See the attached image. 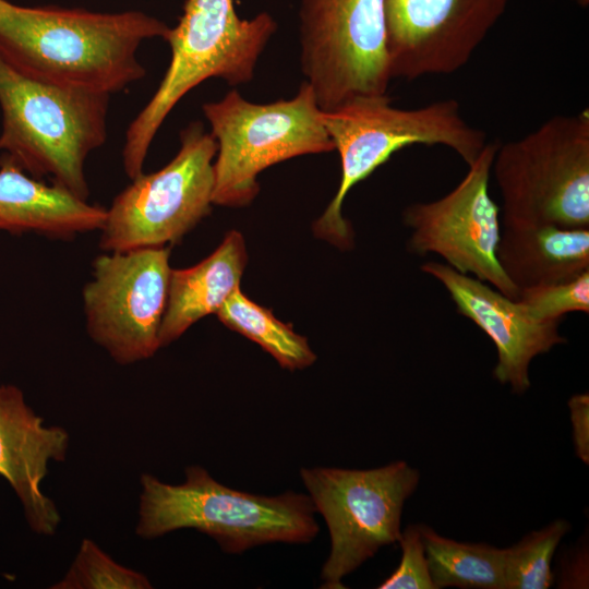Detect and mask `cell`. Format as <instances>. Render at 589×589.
<instances>
[{
    "label": "cell",
    "instance_id": "5b68a950",
    "mask_svg": "<svg viewBox=\"0 0 589 589\" xmlns=\"http://www.w3.org/2000/svg\"><path fill=\"white\" fill-rule=\"evenodd\" d=\"M322 121L339 153L341 180L313 229L342 249L353 241L349 221L341 214L345 197L394 153L411 145H442L470 165L488 143L485 133L462 118L455 99L401 109L392 106L387 95L363 96L322 111Z\"/></svg>",
    "mask_w": 589,
    "mask_h": 589
},
{
    "label": "cell",
    "instance_id": "ac0fdd59",
    "mask_svg": "<svg viewBox=\"0 0 589 589\" xmlns=\"http://www.w3.org/2000/svg\"><path fill=\"white\" fill-rule=\"evenodd\" d=\"M497 260L518 290L572 279L589 269V228L504 227Z\"/></svg>",
    "mask_w": 589,
    "mask_h": 589
},
{
    "label": "cell",
    "instance_id": "d6986e66",
    "mask_svg": "<svg viewBox=\"0 0 589 589\" xmlns=\"http://www.w3.org/2000/svg\"><path fill=\"white\" fill-rule=\"evenodd\" d=\"M430 576L435 589H506L505 549L458 542L420 524Z\"/></svg>",
    "mask_w": 589,
    "mask_h": 589
},
{
    "label": "cell",
    "instance_id": "8992f818",
    "mask_svg": "<svg viewBox=\"0 0 589 589\" xmlns=\"http://www.w3.org/2000/svg\"><path fill=\"white\" fill-rule=\"evenodd\" d=\"M217 143L213 204L240 207L260 191L257 176L280 161L335 149L312 87L303 81L291 99L254 104L236 89L205 103Z\"/></svg>",
    "mask_w": 589,
    "mask_h": 589
},
{
    "label": "cell",
    "instance_id": "52a82bcc",
    "mask_svg": "<svg viewBox=\"0 0 589 589\" xmlns=\"http://www.w3.org/2000/svg\"><path fill=\"white\" fill-rule=\"evenodd\" d=\"M492 172L504 227L589 228V111L554 116L498 144Z\"/></svg>",
    "mask_w": 589,
    "mask_h": 589
},
{
    "label": "cell",
    "instance_id": "5bb4252c",
    "mask_svg": "<svg viewBox=\"0 0 589 589\" xmlns=\"http://www.w3.org/2000/svg\"><path fill=\"white\" fill-rule=\"evenodd\" d=\"M421 271L448 291L459 314L471 320L494 342L497 362L493 376L515 394L530 387L528 369L533 358L566 342L558 322H540L526 309L483 281L447 264L426 262Z\"/></svg>",
    "mask_w": 589,
    "mask_h": 589
},
{
    "label": "cell",
    "instance_id": "4fadbf2b",
    "mask_svg": "<svg viewBox=\"0 0 589 589\" xmlns=\"http://www.w3.org/2000/svg\"><path fill=\"white\" fill-rule=\"evenodd\" d=\"M509 0H385L392 79L452 74L465 67Z\"/></svg>",
    "mask_w": 589,
    "mask_h": 589
},
{
    "label": "cell",
    "instance_id": "30bf717a",
    "mask_svg": "<svg viewBox=\"0 0 589 589\" xmlns=\"http://www.w3.org/2000/svg\"><path fill=\"white\" fill-rule=\"evenodd\" d=\"M300 62L322 111L387 95L385 0H300Z\"/></svg>",
    "mask_w": 589,
    "mask_h": 589
},
{
    "label": "cell",
    "instance_id": "44dd1931",
    "mask_svg": "<svg viewBox=\"0 0 589 589\" xmlns=\"http://www.w3.org/2000/svg\"><path fill=\"white\" fill-rule=\"evenodd\" d=\"M570 524L556 519L540 530L531 531L519 542L505 549L504 572L506 589H546L554 575L551 562Z\"/></svg>",
    "mask_w": 589,
    "mask_h": 589
},
{
    "label": "cell",
    "instance_id": "3957f363",
    "mask_svg": "<svg viewBox=\"0 0 589 589\" xmlns=\"http://www.w3.org/2000/svg\"><path fill=\"white\" fill-rule=\"evenodd\" d=\"M136 533L153 539L193 528L212 537L227 553L274 543H309L318 532L316 510L309 497L287 491L264 496L216 481L201 466H190L181 484L141 477Z\"/></svg>",
    "mask_w": 589,
    "mask_h": 589
},
{
    "label": "cell",
    "instance_id": "7a4b0ae2",
    "mask_svg": "<svg viewBox=\"0 0 589 589\" xmlns=\"http://www.w3.org/2000/svg\"><path fill=\"white\" fill-rule=\"evenodd\" d=\"M110 95L28 75L0 53V153L82 200L88 155L107 139Z\"/></svg>",
    "mask_w": 589,
    "mask_h": 589
},
{
    "label": "cell",
    "instance_id": "7c38bea8",
    "mask_svg": "<svg viewBox=\"0 0 589 589\" xmlns=\"http://www.w3.org/2000/svg\"><path fill=\"white\" fill-rule=\"evenodd\" d=\"M497 145L488 142L449 193L432 202L409 205L404 221L412 230L408 242L411 252L435 253L457 272L472 274L516 300L519 290L497 260L500 207L489 192Z\"/></svg>",
    "mask_w": 589,
    "mask_h": 589
},
{
    "label": "cell",
    "instance_id": "484cf974",
    "mask_svg": "<svg viewBox=\"0 0 589 589\" xmlns=\"http://www.w3.org/2000/svg\"><path fill=\"white\" fill-rule=\"evenodd\" d=\"M575 1L581 7H587L589 4V0H575Z\"/></svg>",
    "mask_w": 589,
    "mask_h": 589
},
{
    "label": "cell",
    "instance_id": "6da1fadb",
    "mask_svg": "<svg viewBox=\"0 0 589 589\" xmlns=\"http://www.w3.org/2000/svg\"><path fill=\"white\" fill-rule=\"evenodd\" d=\"M170 27L142 11L91 12L20 7L0 0V53L16 69L55 84L108 95L146 75L140 45Z\"/></svg>",
    "mask_w": 589,
    "mask_h": 589
},
{
    "label": "cell",
    "instance_id": "8fae6325",
    "mask_svg": "<svg viewBox=\"0 0 589 589\" xmlns=\"http://www.w3.org/2000/svg\"><path fill=\"white\" fill-rule=\"evenodd\" d=\"M169 248L104 252L82 292L89 337L119 364L153 357L161 348L171 267Z\"/></svg>",
    "mask_w": 589,
    "mask_h": 589
},
{
    "label": "cell",
    "instance_id": "9c48e42d",
    "mask_svg": "<svg viewBox=\"0 0 589 589\" xmlns=\"http://www.w3.org/2000/svg\"><path fill=\"white\" fill-rule=\"evenodd\" d=\"M217 143L201 122L180 133L177 155L161 169L132 179L106 209L103 252L165 247L211 212Z\"/></svg>",
    "mask_w": 589,
    "mask_h": 589
},
{
    "label": "cell",
    "instance_id": "ba28073f",
    "mask_svg": "<svg viewBox=\"0 0 589 589\" xmlns=\"http://www.w3.org/2000/svg\"><path fill=\"white\" fill-rule=\"evenodd\" d=\"M302 483L328 528L329 555L322 588L340 589L342 579L385 545L398 542L406 500L420 473L399 460L380 468H302Z\"/></svg>",
    "mask_w": 589,
    "mask_h": 589
},
{
    "label": "cell",
    "instance_id": "ffe728a7",
    "mask_svg": "<svg viewBox=\"0 0 589 589\" xmlns=\"http://www.w3.org/2000/svg\"><path fill=\"white\" fill-rule=\"evenodd\" d=\"M227 327L268 352L281 368L301 370L316 360L308 340L236 289L216 313Z\"/></svg>",
    "mask_w": 589,
    "mask_h": 589
},
{
    "label": "cell",
    "instance_id": "603a6c76",
    "mask_svg": "<svg viewBox=\"0 0 589 589\" xmlns=\"http://www.w3.org/2000/svg\"><path fill=\"white\" fill-rule=\"evenodd\" d=\"M540 322H560L570 312H589V269L560 283L519 290L516 299Z\"/></svg>",
    "mask_w": 589,
    "mask_h": 589
},
{
    "label": "cell",
    "instance_id": "e0dca14e",
    "mask_svg": "<svg viewBox=\"0 0 589 589\" xmlns=\"http://www.w3.org/2000/svg\"><path fill=\"white\" fill-rule=\"evenodd\" d=\"M243 237L230 231L199 264L170 272L167 305L159 332L160 347L183 335L202 317L217 313L239 288L247 264Z\"/></svg>",
    "mask_w": 589,
    "mask_h": 589
},
{
    "label": "cell",
    "instance_id": "277c9868",
    "mask_svg": "<svg viewBox=\"0 0 589 589\" xmlns=\"http://www.w3.org/2000/svg\"><path fill=\"white\" fill-rule=\"evenodd\" d=\"M276 28L267 12L239 17L232 0L185 1L178 24L166 38L171 50L168 69L125 132L122 163L131 180L143 172L157 131L184 95L211 77L230 85L250 82Z\"/></svg>",
    "mask_w": 589,
    "mask_h": 589
},
{
    "label": "cell",
    "instance_id": "7402d4cb",
    "mask_svg": "<svg viewBox=\"0 0 589 589\" xmlns=\"http://www.w3.org/2000/svg\"><path fill=\"white\" fill-rule=\"evenodd\" d=\"M55 589H147L145 575L115 562L97 544L84 539L64 577Z\"/></svg>",
    "mask_w": 589,
    "mask_h": 589
},
{
    "label": "cell",
    "instance_id": "cb8c5ba5",
    "mask_svg": "<svg viewBox=\"0 0 589 589\" xmlns=\"http://www.w3.org/2000/svg\"><path fill=\"white\" fill-rule=\"evenodd\" d=\"M401 560L378 589H435L425 557L420 525H408L398 540Z\"/></svg>",
    "mask_w": 589,
    "mask_h": 589
},
{
    "label": "cell",
    "instance_id": "2e32d148",
    "mask_svg": "<svg viewBox=\"0 0 589 589\" xmlns=\"http://www.w3.org/2000/svg\"><path fill=\"white\" fill-rule=\"evenodd\" d=\"M106 208L47 184L0 155V231L68 240L100 230Z\"/></svg>",
    "mask_w": 589,
    "mask_h": 589
},
{
    "label": "cell",
    "instance_id": "d4e9b609",
    "mask_svg": "<svg viewBox=\"0 0 589 589\" xmlns=\"http://www.w3.org/2000/svg\"><path fill=\"white\" fill-rule=\"evenodd\" d=\"M573 441L576 456L586 465L589 464V395H573L568 400Z\"/></svg>",
    "mask_w": 589,
    "mask_h": 589
},
{
    "label": "cell",
    "instance_id": "9a60e30c",
    "mask_svg": "<svg viewBox=\"0 0 589 589\" xmlns=\"http://www.w3.org/2000/svg\"><path fill=\"white\" fill-rule=\"evenodd\" d=\"M68 445L67 431L44 425L19 387L0 384V476L15 492L36 533L52 534L60 522L56 505L40 484L50 460H64Z\"/></svg>",
    "mask_w": 589,
    "mask_h": 589
}]
</instances>
